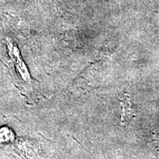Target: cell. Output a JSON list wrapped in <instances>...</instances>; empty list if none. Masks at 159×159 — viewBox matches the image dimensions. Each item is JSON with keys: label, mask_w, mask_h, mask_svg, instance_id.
<instances>
[{"label": "cell", "mask_w": 159, "mask_h": 159, "mask_svg": "<svg viewBox=\"0 0 159 159\" xmlns=\"http://www.w3.org/2000/svg\"><path fill=\"white\" fill-rule=\"evenodd\" d=\"M121 104H122V122H125L128 119L130 118L131 114H132V110H131V103L130 98L128 94L123 95V99H119Z\"/></svg>", "instance_id": "2"}, {"label": "cell", "mask_w": 159, "mask_h": 159, "mask_svg": "<svg viewBox=\"0 0 159 159\" xmlns=\"http://www.w3.org/2000/svg\"><path fill=\"white\" fill-rule=\"evenodd\" d=\"M7 49H8L10 56L13 59V62L15 63L16 66L18 71H19L21 76L24 77V79L25 80H28L30 79L28 78V77H30V75L28 74V71H27V67H26L25 63H24L22 59H21L19 49L11 41H7Z\"/></svg>", "instance_id": "1"}]
</instances>
